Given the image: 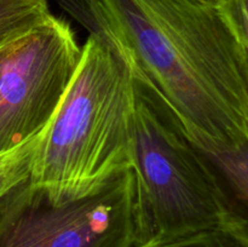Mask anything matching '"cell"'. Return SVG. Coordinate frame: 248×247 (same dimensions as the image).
I'll list each match as a JSON object with an SVG mask.
<instances>
[{
	"instance_id": "cell-1",
	"label": "cell",
	"mask_w": 248,
	"mask_h": 247,
	"mask_svg": "<svg viewBox=\"0 0 248 247\" xmlns=\"http://www.w3.org/2000/svg\"><path fill=\"white\" fill-rule=\"evenodd\" d=\"M152 87L201 150L248 145V48L206 0H57Z\"/></svg>"
},
{
	"instance_id": "cell-2",
	"label": "cell",
	"mask_w": 248,
	"mask_h": 247,
	"mask_svg": "<svg viewBox=\"0 0 248 247\" xmlns=\"http://www.w3.org/2000/svg\"><path fill=\"white\" fill-rule=\"evenodd\" d=\"M135 167V79L115 51L89 34L28 179L62 202Z\"/></svg>"
},
{
	"instance_id": "cell-3",
	"label": "cell",
	"mask_w": 248,
	"mask_h": 247,
	"mask_svg": "<svg viewBox=\"0 0 248 247\" xmlns=\"http://www.w3.org/2000/svg\"><path fill=\"white\" fill-rule=\"evenodd\" d=\"M135 156L140 203L137 246L216 230L248 232L247 207L191 142L164 99L137 79Z\"/></svg>"
},
{
	"instance_id": "cell-4",
	"label": "cell",
	"mask_w": 248,
	"mask_h": 247,
	"mask_svg": "<svg viewBox=\"0 0 248 247\" xmlns=\"http://www.w3.org/2000/svg\"><path fill=\"white\" fill-rule=\"evenodd\" d=\"M138 211L133 169L62 202L27 177L0 195V247H136Z\"/></svg>"
},
{
	"instance_id": "cell-5",
	"label": "cell",
	"mask_w": 248,
	"mask_h": 247,
	"mask_svg": "<svg viewBox=\"0 0 248 247\" xmlns=\"http://www.w3.org/2000/svg\"><path fill=\"white\" fill-rule=\"evenodd\" d=\"M80 57L72 24L52 14L0 53V154L50 124Z\"/></svg>"
},
{
	"instance_id": "cell-6",
	"label": "cell",
	"mask_w": 248,
	"mask_h": 247,
	"mask_svg": "<svg viewBox=\"0 0 248 247\" xmlns=\"http://www.w3.org/2000/svg\"><path fill=\"white\" fill-rule=\"evenodd\" d=\"M50 0H0V53L48 16Z\"/></svg>"
},
{
	"instance_id": "cell-7",
	"label": "cell",
	"mask_w": 248,
	"mask_h": 247,
	"mask_svg": "<svg viewBox=\"0 0 248 247\" xmlns=\"http://www.w3.org/2000/svg\"><path fill=\"white\" fill-rule=\"evenodd\" d=\"M137 247H248V232L216 230L153 246Z\"/></svg>"
},
{
	"instance_id": "cell-8",
	"label": "cell",
	"mask_w": 248,
	"mask_h": 247,
	"mask_svg": "<svg viewBox=\"0 0 248 247\" xmlns=\"http://www.w3.org/2000/svg\"><path fill=\"white\" fill-rule=\"evenodd\" d=\"M216 9L235 39L248 48L247 0H217Z\"/></svg>"
},
{
	"instance_id": "cell-9",
	"label": "cell",
	"mask_w": 248,
	"mask_h": 247,
	"mask_svg": "<svg viewBox=\"0 0 248 247\" xmlns=\"http://www.w3.org/2000/svg\"><path fill=\"white\" fill-rule=\"evenodd\" d=\"M206 1H210V2H213V4H216V2H217V0H206Z\"/></svg>"
}]
</instances>
